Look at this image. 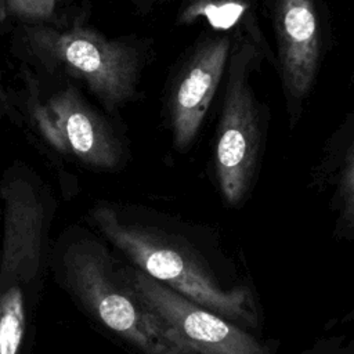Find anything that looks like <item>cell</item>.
Listing matches in <instances>:
<instances>
[{
  "instance_id": "9",
  "label": "cell",
  "mask_w": 354,
  "mask_h": 354,
  "mask_svg": "<svg viewBox=\"0 0 354 354\" xmlns=\"http://www.w3.org/2000/svg\"><path fill=\"white\" fill-rule=\"evenodd\" d=\"M231 48V36L210 37L199 44L183 66L170 97V122L177 149L187 148L199 131L227 72Z\"/></svg>"
},
{
  "instance_id": "12",
  "label": "cell",
  "mask_w": 354,
  "mask_h": 354,
  "mask_svg": "<svg viewBox=\"0 0 354 354\" xmlns=\"http://www.w3.org/2000/svg\"><path fill=\"white\" fill-rule=\"evenodd\" d=\"M54 7L55 0H1V15L8 12L28 22H41L53 15Z\"/></svg>"
},
{
  "instance_id": "1",
  "label": "cell",
  "mask_w": 354,
  "mask_h": 354,
  "mask_svg": "<svg viewBox=\"0 0 354 354\" xmlns=\"http://www.w3.org/2000/svg\"><path fill=\"white\" fill-rule=\"evenodd\" d=\"M88 221L127 263L261 336L264 313L256 285L216 231L153 210L108 202L97 203Z\"/></svg>"
},
{
  "instance_id": "2",
  "label": "cell",
  "mask_w": 354,
  "mask_h": 354,
  "mask_svg": "<svg viewBox=\"0 0 354 354\" xmlns=\"http://www.w3.org/2000/svg\"><path fill=\"white\" fill-rule=\"evenodd\" d=\"M51 277L87 322L129 354H199L147 304L124 260L94 230L71 225L61 232Z\"/></svg>"
},
{
  "instance_id": "4",
  "label": "cell",
  "mask_w": 354,
  "mask_h": 354,
  "mask_svg": "<svg viewBox=\"0 0 354 354\" xmlns=\"http://www.w3.org/2000/svg\"><path fill=\"white\" fill-rule=\"evenodd\" d=\"M19 33L28 58L48 73L83 82L109 111L136 97L141 55L133 44L77 25L28 22Z\"/></svg>"
},
{
  "instance_id": "8",
  "label": "cell",
  "mask_w": 354,
  "mask_h": 354,
  "mask_svg": "<svg viewBox=\"0 0 354 354\" xmlns=\"http://www.w3.org/2000/svg\"><path fill=\"white\" fill-rule=\"evenodd\" d=\"M272 22L277 66L292 122L300 118L325 51V18L321 0H275Z\"/></svg>"
},
{
  "instance_id": "14",
  "label": "cell",
  "mask_w": 354,
  "mask_h": 354,
  "mask_svg": "<svg viewBox=\"0 0 354 354\" xmlns=\"http://www.w3.org/2000/svg\"><path fill=\"white\" fill-rule=\"evenodd\" d=\"M350 84L354 86V68H353V72H351V75H350Z\"/></svg>"
},
{
  "instance_id": "10",
  "label": "cell",
  "mask_w": 354,
  "mask_h": 354,
  "mask_svg": "<svg viewBox=\"0 0 354 354\" xmlns=\"http://www.w3.org/2000/svg\"><path fill=\"white\" fill-rule=\"evenodd\" d=\"M311 176L315 185L330 189L339 230L354 235V106L328 138Z\"/></svg>"
},
{
  "instance_id": "6",
  "label": "cell",
  "mask_w": 354,
  "mask_h": 354,
  "mask_svg": "<svg viewBox=\"0 0 354 354\" xmlns=\"http://www.w3.org/2000/svg\"><path fill=\"white\" fill-rule=\"evenodd\" d=\"M25 108L35 130L55 151L100 169H112L123 148L108 122L73 87L43 95L39 82L26 73Z\"/></svg>"
},
{
  "instance_id": "7",
  "label": "cell",
  "mask_w": 354,
  "mask_h": 354,
  "mask_svg": "<svg viewBox=\"0 0 354 354\" xmlns=\"http://www.w3.org/2000/svg\"><path fill=\"white\" fill-rule=\"evenodd\" d=\"M124 268L147 304L199 354H277V340L263 339L196 304L126 260Z\"/></svg>"
},
{
  "instance_id": "5",
  "label": "cell",
  "mask_w": 354,
  "mask_h": 354,
  "mask_svg": "<svg viewBox=\"0 0 354 354\" xmlns=\"http://www.w3.org/2000/svg\"><path fill=\"white\" fill-rule=\"evenodd\" d=\"M261 58L264 55L249 39L232 36L214 156L221 195L232 207L248 196L259 163L263 126L249 73Z\"/></svg>"
},
{
  "instance_id": "11",
  "label": "cell",
  "mask_w": 354,
  "mask_h": 354,
  "mask_svg": "<svg viewBox=\"0 0 354 354\" xmlns=\"http://www.w3.org/2000/svg\"><path fill=\"white\" fill-rule=\"evenodd\" d=\"M196 19H205L216 30H231L249 39L271 64L277 65L260 30L254 0H183L178 21L191 24Z\"/></svg>"
},
{
  "instance_id": "13",
  "label": "cell",
  "mask_w": 354,
  "mask_h": 354,
  "mask_svg": "<svg viewBox=\"0 0 354 354\" xmlns=\"http://www.w3.org/2000/svg\"><path fill=\"white\" fill-rule=\"evenodd\" d=\"M301 354H332V353H330V348H329L328 344H325V343H318V344H315L314 347L306 350V351L301 353Z\"/></svg>"
},
{
  "instance_id": "3",
  "label": "cell",
  "mask_w": 354,
  "mask_h": 354,
  "mask_svg": "<svg viewBox=\"0 0 354 354\" xmlns=\"http://www.w3.org/2000/svg\"><path fill=\"white\" fill-rule=\"evenodd\" d=\"M1 199L0 354H33L39 308L51 275L54 205L40 185L18 174L3 178Z\"/></svg>"
}]
</instances>
